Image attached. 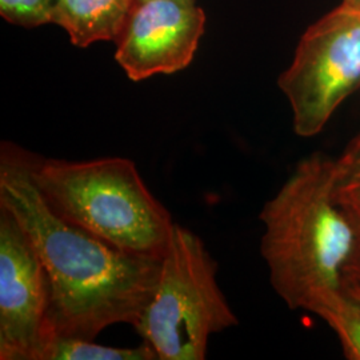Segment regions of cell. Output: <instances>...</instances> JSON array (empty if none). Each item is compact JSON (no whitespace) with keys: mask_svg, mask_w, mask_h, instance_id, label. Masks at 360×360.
<instances>
[{"mask_svg":"<svg viewBox=\"0 0 360 360\" xmlns=\"http://www.w3.org/2000/svg\"><path fill=\"white\" fill-rule=\"evenodd\" d=\"M30 155L1 143L0 206L18 219L49 276L52 334L95 340L114 324L134 327L154 295L162 259L126 252L55 214L32 179Z\"/></svg>","mask_w":360,"mask_h":360,"instance_id":"cell-1","label":"cell"},{"mask_svg":"<svg viewBox=\"0 0 360 360\" xmlns=\"http://www.w3.org/2000/svg\"><path fill=\"white\" fill-rule=\"evenodd\" d=\"M339 159L311 155L260 212V252L270 282L291 309L318 312L345 292L358 232L338 200Z\"/></svg>","mask_w":360,"mask_h":360,"instance_id":"cell-2","label":"cell"},{"mask_svg":"<svg viewBox=\"0 0 360 360\" xmlns=\"http://www.w3.org/2000/svg\"><path fill=\"white\" fill-rule=\"evenodd\" d=\"M30 166L35 186L60 218L129 254L163 259L175 223L132 160L70 162L31 153Z\"/></svg>","mask_w":360,"mask_h":360,"instance_id":"cell-3","label":"cell"},{"mask_svg":"<svg viewBox=\"0 0 360 360\" xmlns=\"http://www.w3.org/2000/svg\"><path fill=\"white\" fill-rule=\"evenodd\" d=\"M202 239L174 224L154 295L134 326L160 360H203L210 336L238 324Z\"/></svg>","mask_w":360,"mask_h":360,"instance_id":"cell-4","label":"cell"},{"mask_svg":"<svg viewBox=\"0 0 360 360\" xmlns=\"http://www.w3.org/2000/svg\"><path fill=\"white\" fill-rule=\"evenodd\" d=\"M279 87L291 105L296 135H318L360 89V8L342 3L309 27Z\"/></svg>","mask_w":360,"mask_h":360,"instance_id":"cell-5","label":"cell"},{"mask_svg":"<svg viewBox=\"0 0 360 360\" xmlns=\"http://www.w3.org/2000/svg\"><path fill=\"white\" fill-rule=\"evenodd\" d=\"M51 288L26 231L0 206V359L43 360L51 340Z\"/></svg>","mask_w":360,"mask_h":360,"instance_id":"cell-6","label":"cell"},{"mask_svg":"<svg viewBox=\"0 0 360 360\" xmlns=\"http://www.w3.org/2000/svg\"><path fill=\"white\" fill-rule=\"evenodd\" d=\"M206 15L196 3L136 0L116 40V62L134 82L174 74L193 62Z\"/></svg>","mask_w":360,"mask_h":360,"instance_id":"cell-7","label":"cell"},{"mask_svg":"<svg viewBox=\"0 0 360 360\" xmlns=\"http://www.w3.org/2000/svg\"><path fill=\"white\" fill-rule=\"evenodd\" d=\"M136 0H53L52 23L65 28L77 47L116 41Z\"/></svg>","mask_w":360,"mask_h":360,"instance_id":"cell-8","label":"cell"},{"mask_svg":"<svg viewBox=\"0 0 360 360\" xmlns=\"http://www.w3.org/2000/svg\"><path fill=\"white\" fill-rule=\"evenodd\" d=\"M154 348L146 342L134 348L107 347L72 336H52L43 360H155Z\"/></svg>","mask_w":360,"mask_h":360,"instance_id":"cell-9","label":"cell"},{"mask_svg":"<svg viewBox=\"0 0 360 360\" xmlns=\"http://www.w3.org/2000/svg\"><path fill=\"white\" fill-rule=\"evenodd\" d=\"M318 316L334 330L347 359L360 360V299L343 292L324 306Z\"/></svg>","mask_w":360,"mask_h":360,"instance_id":"cell-10","label":"cell"},{"mask_svg":"<svg viewBox=\"0 0 360 360\" xmlns=\"http://www.w3.org/2000/svg\"><path fill=\"white\" fill-rule=\"evenodd\" d=\"M53 0H0V13L11 25L34 28L52 23Z\"/></svg>","mask_w":360,"mask_h":360,"instance_id":"cell-11","label":"cell"},{"mask_svg":"<svg viewBox=\"0 0 360 360\" xmlns=\"http://www.w3.org/2000/svg\"><path fill=\"white\" fill-rule=\"evenodd\" d=\"M342 168L340 187L360 190V135L348 146L346 153L339 158Z\"/></svg>","mask_w":360,"mask_h":360,"instance_id":"cell-12","label":"cell"},{"mask_svg":"<svg viewBox=\"0 0 360 360\" xmlns=\"http://www.w3.org/2000/svg\"><path fill=\"white\" fill-rule=\"evenodd\" d=\"M338 200L346 211L349 220L352 221L355 230L358 232V239L360 240V190L343 188L339 186Z\"/></svg>","mask_w":360,"mask_h":360,"instance_id":"cell-13","label":"cell"},{"mask_svg":"<svg viewBox=\"0 0 360 360\" xmlns=\"http://www.w3.org/2000/svg\"><path fill=\"white\" fill-rule=\"evenodd\" d=\"M345 292L348 295L355 296L360 299V240L355 248V252L348 263L345 271Z\"/></svg>","mask_w":360,"mask_h":360,"instance_id":"cell-14","label":"cell"},{"mask_svg":"<svg viewBox=\"0 0 360 360\" xmlns=\"http://www.w3.org/2000/svg\"><path fill=\"white\" fill-rule=\"evenodd\" d=\"M343 4H347L349 7H355V8H360V0H343Z\"/></svg>","mask_w":360,"mask_h":360,"instance_id":"cell-15","label":"cell"},{"mask_svg":"<svg viewBox=\"0 0 360 360\" xmlns=\"http://www.w3.org/2000/svg\"><path fill=\"white\" fill-rule=\"evenodd\" d=\"M183 1H190V3H196V0H183Z\"/></svg>","mask_w":360,"mask_h":360,"instance_id":"cell-16","label":"cell"}]
</instances>
